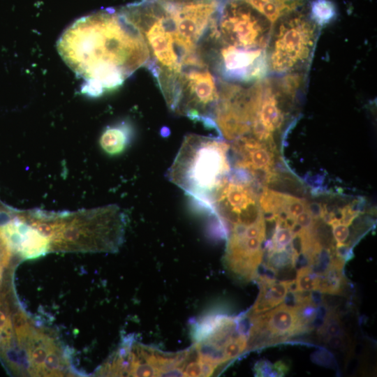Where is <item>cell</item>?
I'll list each match as a JSON object with an SVG mask.
<instances>
[{
	"label": "cell",
	"instance_id": "5",
	"mask_svg": "<svg viewBox=\"0 0 377 377\" xmlns=\"http://www.w3.org/2000/svg\"><path fill=\"white\" fill-rule=\"evenodd\" d=\"M191 348L165 352L155 347L126 339L110 357L117 376H184Z\"/></svg>",
	"mask_w": 377,
	"mask_h": 377
},
{
	"label": "cell",
	"instance_id": "8",
	"mask_svg": "<svg viewBox=\"0 0 377 377\" xmlns=\"http://www.w3.org/2000/svg\"><path fill=\"white\" fill-rule=\"evenodd\" d=\"M0 237L13 254L34 259L50 251V241L27 219L24 214H0Z\"/></svg>",
	"mask_w": 377,
	"mask_h": 377
},
{
	"label": "cell",
	"instance_id": "17",
	"mask_svg": "<svg viewBox=\"0 0 377 377\" xmlns=\"http://www.w3.org/2000/svg\"><path fill=\"white\" fill-rule=\"evenodd\" d=\"M254 370L257 376H275L274 364L267 360L258 362Z\"/></svg>",
	"mask_w": 377,
	"mask_h": 377
},
{
	"label": "cell",
	"instance_id": "13",
	"mask_svg": "<svg viewBox=\"0 0 377 377\" xmlns=\"http://www.w3.org/2000/svg\"><path fill=\"white\" fill-rule=\"evenodd\" d=\"M132 137L131 126L127 122H121L105 128L101 136L100 145L108 154L118 155L127 148Z\"/></svg>",
	"mask_w": 377,
	"mask_h": 377
},
{
	"label": "cell",
	"instance_id": "20",
	"mask_svg": "<svg viewBox=\"0 0 377 377\" xmlns=\"http://www.w3.org/2000/svg\"><path fill=\"white\" fill-rule=\"evenodd\" d=\"M2 278H3V271L0 270V286L1 285Z\"/></svg>",
	"mask_w": 377,
	"mask_h": 377
},
{
	"label": "cell",
	"instance_id": "9",
	"mask_svg": "<svg viewBox=\"0 0 377 377\" xmlns=\"http://www.w3.org/2000/svg\"><path fill=\"white\" fill-rule=\"evenodd\" d=\"M232 149L235 158V168L248 173L255 182L269 184L276 175V147L246 134L233 140Z\"/></svg>",
	"mask_w": 377,
	"mask_h": 377
},
{
	"label": "cell",
	"instance_id": "19",
	"mask_svg": "<svg viewBox=\"0 0 377 377\" xmlns=\"http://www.w3.org/2000/svg\"><path fill=\"white\" fill-rule=\"evenodd\" d=\"M325 339L327 343L332 348H339L343 346L344 339L342 336H334L327 337Z\"/></svg>",
	"mask_w": 377,
	"mask_h": 377
},
{
	"label": "cell",
	"instance_id": "6",
	"mask_svg": "<svg viewBox=\"0 0 377 377\" xmlns=\"http://www.w3.org/2000/svg\"><path fill=\"white\" fill-rule=\"evenodd\" d=\"M209 29V37L224 45L262 50L270 34V21L243 0H232L219 12Z\"/></svg>",
	"mask_w": 377,
	"mask_h": 377
},
{
	"label": "cell",
	"instance_id": "12",
	"mask_svg": "<svg viewBox=\"0 0 377 377\" xmlns=\"http://www.w3.org/2000/svg\"><path fill=\"white\" fill-rule=\"evenodd\" d=\"M260 285L259 295L251 309L246 313L255 316L265 313L278 306L283 302L288 292V280L276 282L274 281H258Z\"/></svg>",
	"mask_w": 377,
	"mask_h": 377
},
{
	"label": "cell",
	"instance_id": "11",
	"mask_svg": "<svg viewBox=\"0 0 377 377\" xmlns=\"http://www.w3.org/2000/svg\"><path fill=\"white\" fill-rule=\"evenodd\" d=\"M262 50H247L224 45L216 61V69L223 79L250 82L261 77L266 69Z\"/></svg>",
	"mask_w": 377,
	"mask_h": 377
},
{
	"label": "cell",
	"instance_id": "4",
	"mask_svg": "<svg viewBox=\"0 0 377 377\" xmlns=\"http://www.w3.org/2000/svg\"><path fill=\"white\" fill-rule=\"evenodd\" d=\"M295 10L276 20L269 34L266 62L274 73L299 71L311 57L317 36L316 24L308 15Z\"/></svg>",
	"mask_w": 377,
	"mask_h": 377
},
{
	"label": "cell",
	"instance_id": "10",
	"mask_svg": "<svg viewBox=\"0 0 377 377\" xmlns=\"http://www.w3.org/2000/svg\"><path fill=\"white\" fill-rule=\"evenodd\" d=\"M161 1L172 15L178 35L196 46L209 31L214 15L218 10L216 1L188 3Z\"/></svg>",
	"mask_w": 377,
	"mask_h": 377
},
{
	"label": "cell",
	"instance_id": "16",
	"mask_svg": "<svg viewBox=\"0 0 377 377\" xmlns=\"http://www.w3.org/2000/svg\"><path fill=\"white\" fill-rule=\"evenodd\" d=\"M316 275L313 273L310 266L297 269L296 283L298 291L309 292L313 290Z\"/></svg>",
	"mask_w": 377,
	"mask_h": 377
},
{
	"label": "cell",
	"instance_id": "2",
	"mask_svg": "<svg viewBox=\"0 0 377 377\" xmlns=\"http://www.w3.org/2000/svg\"><path fill=\"white\" fill-rule=\"evenodd\" d=\"M40 228L50 251L114 252L124 239L125 219L116 206L75 213L43 212Z\"/></svg>",
	"mask_w": 377,
	"mask_h": 377
},
{
	"label": "cell",
	"instance_id": "18",
	"mask_svg": "<svg viewBox=\"0 0 377 377\" xmlns=\"http://www.w3.org/2000/svg\"><path fill=\"white\" fill-rule=\"evenodd\" d=\"M13 253L0 237V270L8 267Z\"/></svg>",
	"mask_w": 377,
	"mask_h": 377
},
{
	"label": "cell",
	"instance_id": "3",
	"mask_svg": "<svg viewBox=\"0 0 377 377\" xmlns=\"http://www.w3.org/2000/svg\"><path fill=\"white\" fill-rule=\"evenodd\" d=\"M229 148L223 140L188 134L167 176L198 207L214 214V193L230 173Z\"/></svg>",
	"mask_w": 377,
	"mask_h": 377
},
{
	"label": "cell",
	"instance_id": "7",
	"mask_svg": "<svg viewBox=\"0 0 377 377\" xmlns=\"http://www.w3.org/2000/svg\"><path fill=\"white\" fill-rule=\"evenodd\" d=\"M242 334L244 333L239 328V317L209 315L193 325V344L191 347L202 376L212 375L219 367L228 362L226 356V348Z\"/></svg>",
	"mask_w": 377,
	"mask_h": 377
},
{
	"label": "cell",
	"instance_id": "1",
	"mask_svg": "<svg viewBox=\"0 0 377 377\" xmlns=\"http://www.w3.org/2000/svg\"><path fill=\"white\" fill-rule=\"evenodd\" d=\"M57 48L84 80L82 92L94 97L120 87L150 59L139 29L122 10L109 8L75 21L61 36Z\"/></svg>",
	"mask_w": 377,
	"mask_h": 377
},
{
	"label": "cell",
	"instance_id": "14",
	"mask_svg": "<svg viewBox=\"0 0 377 377\" xmlns=\"http://www.w3.org/2000/svg\"><path fill=\"white\" fill-rule=\"evenodd\" d=\"M269 21H275L282 15L296 9L302 0H243Z\"/></svg>",
	"mask_w": 377,
	"mask_h": 377
},
{
	"label": "cell",
	"instance_id": "15",
	"mask_svg": "<svg viewBox=\"0 0 377 377\" xmlns=\"http://www.w3.org/2000/svg\"><path fill=\"white\" fill-rule=\"evenodd\" d=\"M312 14L320 24L329 21L334 15L333 5L327 0H317L312 4Z\"/></svg>",
	"mask_w": 377,
	"mask_h": 377
}]
</instances>
